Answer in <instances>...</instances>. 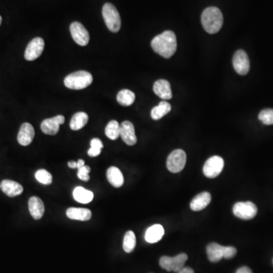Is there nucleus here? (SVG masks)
<instances>
[{
    "label": "nucleus",
    "mask_w": 273,
    "mask_h": 273,
    "mask_svg": "<svg viewBox=\"0 0 273 273\" xmlns=\"http://www.w3.org/2000/svg\"><path fill=\"white\" fill-rule=\"evenodd\" d=\"M91 168L88 165H85L81 169H78V177L84 182H88L90 180L89 173L91 172Z\"/></svg>",
    "instance_id": "obj_32"
},
{
    "label": "nucleus",
    "mask_w": 273,
    "mask_h": 273,
    "mask_svg": "<svg viewBox=\"0 0 273 273\" xmlns=\"http://www.w3.org/2000/svg\"><path fill=\"white\" fill-rule=\"evenodd\" d=\"M103 148V142L99 138H93L91 141V148L88 150V155L91 157H96L101 154Z\"/></svg>",
    "instance_id": "obj_29"
},
{
    "label": "nucleus",
    "mask_w": 273,
    "mask_h": 273,
    "mask_svg": "<svg viewBox=\"0 0 273 273\" xmlns=\"http://www.w3.org/2000/svg\"><path fill=\"white\" fill-rule=\"evenodd\" d=\"M70 32L76 44L82 46L88 45L90 41L89 33L81 23L73 22L70 25Z\"/></svg>",
    "instance_id": "obj_9"
},
{
    "label": "nucleus",
    "mask_w": 273,
    "mask_h": 273,
    "mask_svg": "<svg viewBox=\"0 0 273 273\" xmlns=\"http://www.w3.org/2000/svg\"><path fill=\"white\" fill-rule=\"evenodd\" d=\"M65 122V117L59 115L52 118L44 120L41 123V128L46 135H56L59 132V125Z\"/></svg>",
    "instance_id": "obj_12"
},
{
    "label": "nucleus",
    "mask_w": 273,
    "mask_h": 273,
    "mask_svg": "<svg viewBox=\"0 0 273 273\" xmlns=\"http://www.w3.org/2000/svg\"><path fill=\"white\" fill-rule=\"evenodd\" d=\"M187 260V255L186 253H180L174 257L164 256L160 258L159 265L166 271L178 273L184 268Z\"/></svg>",
    "instance_id": "obj_5"
},
{
    "label": "nucleus",
    "mask_w": 273,
    "mask_h": 273,
    "mask_svg": "<svg viewBox=\"0 0 273 273\" xmlns=\"http://www.w3.org/2000/svg\"><path fill=\"white\" fill-rule=\"evenodd\" d=\"M28 209L30 215L35 220L41 219L45 211L44 202L37 197H30L28 201Z\"/></svg>",
    "instance_id": "obj_17"
},
{
    "label": "nucleus",
    "mask_w": 273,
    "mask_h": 273,
    "mask_svg": "<svg viewBox=\"0 0 273 273\" xmlns=\"http://www.w3.org/2000/svg\"><path fill=\"white\" fill-rule=\"evenodd\" d=\"M165 234V230L162 226L159 224L154 225L150 226L146 231L145 240L150 244H154L162 239Z\"/></svg>",
    "instance_id": "obj_20"
},
{
    "label": "nucleus",
    "mask_w": 273,
    "mask_h": 273,
    "mask_svg": "<svg viewBox=\"0 0 273 273\" xmlns=\"http://www.w3.org/2000/svg\"><path fill=\"white\" fill-rule=\"evenodd\" d=\"M225 248L226 247L222 246L217 243H210L206 248V252H207L208 259L209 261L212 263H216L224 258Z\"/></svg>",
    "instance_id": "obj_18"
},
{
    "label": "nucleus",
    "mask_w": 273,
    "mask_h": 273,
    "mask_svg": "<svg viewBox=\"0 0 273 273\" xmlns=\"http://www.w3.org/2000/svg\"><path fill=\"white\" fill-rule=\"evenodd\" d=\"M66 215L70 219L79 220V221H88L91 219L92 212L90 209L85 208L71 207L66 211Z\"/></svg>",
    "instance_id": "obj_21"
},
{
    "label": "nucleus",
    "mask_w": 273,
    "mask_h": 273,
    "mask_svg": "<svg viewBox=\"0 0 273 273\" xmlns=\"http://www.w3.org/2000/svg\"><path fill=\"white\" fill-rule=\"evenodd\" d=\"M44 39L41 37H35L32 41L29 43L24 52V58L27 61H34L39 58L44 51Z\"/></svg>",
    "instance_id": "obj_11"
},
{
    "label": "nucleus",
    "mask_w": 273,
    "mask_h": 273,
    "mask_svg": "<svg viewBox=\"0 0 273 273\" xmlns=\"http://www.w3.org/2000/svg\"><path fill=\"white\" fill-rule=\"evenodd\" d=\"M223 168H224L223 159L219 156H214L208 159L204 164L203 171H204V176L206 177L209 179H214L221 173Z\"/></svg>",
    "instance_id": "obj_8"
},
{
    "label": "nucleus",
    "mask_w": 273,
    "mask_h": 273,
    "mask_svg": "<svg viewBox=\"0 0 273 273\" xmlns=\"http://www.w3.org/2000/svg\"><path fill=\"white\" fill-rule=\"evenodd\" d=\"M93 82V76L86 71H78L71 73L65 78L64 84L66 88L71 90H82L86 88Z\"/></svg>",
    "instance_id": "obj_3"
},
{
    "label": "nucleus",
    "mask_w": 273,
    "mask_h": 273,
    "mask_svg": "<svg viewBox=\"0 0 273 273\" xmlns=\"http://www.w3.org/2000/svg\"><path fill=\"white\" fill-rule=\"evenodd\" d=\"M187 161V156L184 150H176L169 154L167 159L166 165L169 172L179 173L184 169Z\"/></svg>",
    "instance_id": "obj_6"
},
{
    "label": "nucleus",
    "mask_w": 273,
    "mask_h": 273,
    "mask_svg": "<svg viewBox=\"0 0 273 273\" xmlns=\"http://www.w3.org/2000/svg\"><path fill=\"white\" fill-rule=\"evenodd\" d=\"M106 176H107L109 182L113 187L118 188V187H121V186L123 185V175L117 167L112 166L109 168L107 172H106Z\"/></svg>",
    "instance_id": "obj_22"
},
{
    "label": "nucleus",
    "mask_w": 273,
    "mask_h": 273,
    "mask_svg": "<svg viewBox=\"0 0 273 273\" xmlns=\"http://www.w3.org/2000/svg\"><path fill=\"white\" fill-rule=\"evenodd\" d=\"M136 246V236L134 231H128L125 233L123 241V249L126 253H132Z\"/></svg>",
    "instance_id": "obj_28"
},
{
    "label": "nucleus",
    "mask_w": 273,
    "mask_h": 273,
    "mask_svg": "<svg viewBox=\"0 0 273 273\" xmlns=\"http://www.w3.org/2000/svg\"><path fill=\"white\" fill-rule=\"evenodd\" d=\"M105 133L110 140H115L118 139L120 136V125L118 121L115 120L110 121L108 125H106Z\"/></svg>",
    "instance_id": "obj_27"
},
{
    "label": "nucleus",
    "mask_w": 273,
    "mask_h": 273,
    "mask_svg": "<svg viewBox=\"0 0 273 273\" xmlns=\"http://www.w3.org/2000/svg\"><path fill=\"white\" fill-rule=\"evenodd\" d=\"M233 213L239 219L249 220L254 218L257 214V207L250 201L238 202L233 206Z\"/></svg>",
    "instance_id": "obj_7"
},
{
    "label": "nucleus",
    "mask_w": 273,
    "mask_h": 273,
    "mask_svg": "<svg viewBox=\"0 0 273 273\" xmlns=\"http://www.w3.org/2000/svg\"><path fill=\"white\" fill-rule=\"evenodd\" d=\"M1 23H2V17L0 16V25H1Z\"/></svg>",
    "instance_id": "obj_37"
},
{
    "label": "nucleus",
    "mask_w": 273,
    "mask_h": 273,
    "mask_svg": "<svg viewBox=\"0 0 273 273\" xmlns=\"http://www.w3.org/2000/svg\"><path fill=\"white\" fill-rule=\"evenodd\" d=\"M68 165L71 169H76L77 168V162H74V161H70V162H68Z\"/></svg>",
    "instance_id": "obj_36"
},
{
    "label": "nucleus",
    "mask_w": 273,
    "mask_h": 273,
    "mask_svg": "<svg viewBox=\"0 0 273 273\" xmlns=\"http://www.w3.org/2000/svg\"><path fill=\"white\" fill-rule=\"evenodd\" d=\"M34 135H35V132H34V127L32 125L27 122L22 124L20 130H19V135H18V141L21 145L26 147L31 143Z\"/></svg>",
    "instance_id": "obj_14"
},
{
    "label": "nucleus",
    "mask_w": 273,
    "mask_h": 273,
    "mask_svg": "<svg viewBox=\"0 0 273 273\" xmlns=\"http://www.w3.org/2000/svg\"><path fill=\"white\" fill-rule=\"evenodd\" d=\"M235 273H252L251 270L249 268V267H243L241 268L238 269Z\"/></svg>",
    "instance_id": "obj_33"
},
{
    "label": "nucleus",
    "mask_w": 273,
    "mask_h": 273,
    "mask_svg": "<svg viewBox=\"0 0 273 273\" xmlns=\"http://www.w3.org/2000/svg\"><path fill=\"white\" fill-rule=\"evenodd\" d=\"M0 189L2 192L9 197L21 195L24 191L22 184L12 180H3L0 184Z\"/></svg>",
    "instance_id": "obj_15"
},
{
    "label": "nucleus",
    "mask_w": 273,
    "mask_h": 273,
    "mask_svg": "<svg viewBox=\"0 0 273 273\" xmlns=\"http://www.w3.org/2000/svg\"><path fill=\"white\" fill-rule=\"evenodd\" d=\"M117 101L121 106H129L135 100V94L130 90H121L117 94Z\"/></svg>",
    "instance_id": "obj_26"
},
{
    "label": "nucleus",
    "mask_w": 273,
    "mask_h": 273,
    "mask_svg": "<svg viewBox=\"0 0 273 273\" xmlns=\"http://www.w3.org/2000/svg\"><path fill=\"white\" fill-rule=\"evenodd\" d=\"M85 160H83V159H78V162H77V169H81V168H82L83 166H85Z\"/></svg>",
    "instance_id": "obj_35"
},
{
    "label": "nucleus",
    "mask_w": 273,
    "mask_h": 273,
    "mask_svg": "<svg viewBox=\"0 0 273 273\" xmlns=\"http://www.w3.org/2000/svg\"><path fill=\"white\" fill-rule=\"evenodd\" d=\"M154 93L163 100H170L172 97L170 84L166 80L159 79L154 85Z\"/></svg>",
    "instance_id": "obj_16"
},
{
    "label": "nucleus",
    "mask_w": 273,
    "mask_h": 273,
    "mask_svg": "<svg viewBox=\"0 0 273 273\" xmlns=\"http://www.w3.org/2000/svg\"><path fill=\"white\" fill-rule=\"evenodd\" d=\"M35 178L40 183L45 184V185H49L52 182V175L45 169H39L35 173Z\"/></svg>",
    "instance_id": "obj_30"
},
{
    "label": "nucleus",
    "mask_w": 273,
    "mask_h": 273,
    "mask_svg": "<svg viewBox=\"0 0 273 273\" xmlns=\"http://www.w3.org/2000/svg\"><path fill=\"white\" fill-rule=\"evenodd\" d=\"M201 22L206 32L212 34H216L223 27V13L216 7H209L203 12Z\"/></svg>",
    "instance_id": "obj_2"
},
{
    "label": "nucleus",
    "mask_w": 273,
    "mask_h": 273,
    "mask_svg": "<svg viewBox=\"0 0 273 273\" xmlns=\"http://www.w3.org/2000/svg\"><path fill=\"white\" fill-rule=\"evenodd\" d=\"M177 273H194V271L190 267H184L180 271L178 272Z\"/></svg>",
    "instance_id": "obj_34"
},
{
    "label": "nucleus",
    "mask_w": 273,
    "mask_h": 273,
    "mask_svg": "<svg viewBox=\"0 0 273 273\" xmlns=\"http://www.w3.org/2000/svg\"><path fill=\"white\" fill-rule=\"evenodd\" d=\"M73 197L77 202L87 204L91 203L93 199V193L88 191L82 187H77L73 191Z\"/></svg>",
    "instance_id": "obj_23"
},
{
    "label": "nucleus",
    "mask_w": 273,
    "mask_h": 273,
    "mask_svg": "<svg viewBox=\"0 0 273 273\" xmlns=\"http://www.w3.org/2000/svg\"><path fill=\"white\" fill-rule=\"evenodd\" d=\"M259 119L264 125H273V109H266L262 110L259 114Z\"/></svg>",
    "instance_id": "obj_31"
},
{
    "label": "nucleus",
    "mask_w": 273,
    "mask_h": 273,
    "mask_svg": "<svg viewBox=\"0 0 273 273\" xmlns=\"http://www.w3.org/2000/svg\"><path fill=\"white\" fill-rule=\"evenodd\" d=\"M88 119L89 118L87 113L84 112L75 113L70 121V128L73 131L80 130L87 125Z\"/></svg>",
    "instance_id": "obj_24"
},
{
    "label": "nucleus",
    "mask_w": 273,
    "mask_h": 273,
    "mask_svg": "<svg viewBox=\"0 0 273 273\" xmlns=\"http://www.w3.org/2000/svg\"><path fill=\"white\" fill-rule=\"evenodd\" d=\"M103 19L112 32L116 33L121 28V18L118 10L113 4L106 3L103 7Z\"/></svg>",
    "instance_id": "obj_4"
},
{
    "label": "nucleus",
    "mask_w": 273,
    "mask_h": 273,
    "mask_svg": "<svg viewBox=\"0 0 273 273\" xmlns=\"http://www.w3.org/2000/svg\"><path fill=\"white\" fill-rule=\"evenodd\" d=\"M233 66L234 70L241 75H245L249 72L250 61L245 50L239 49L234 53L233 57Z\"/></svg>",
    "instance_id": "obj_10"
},
{
    "label": "nucleus",
    "mask_w": 273,
    "mask_h": 273,
    "mask_svg": "<svg viewBox=\"0 0 273 273\" xmlns=\"http://www.w3.org/2000/svg\"><path fill=\"white\" fill-rule=\"evenodd\" d=\"M151 46L154 52L165 59L172 57L177 49V39L172 30H165L156 36L151 41Z\"/></svg>",
    "instance_id": "obj_1"
},
{
    "label": "nucleus",
    "mask_w": 273,
    "mask_h": 273,
    "mask_svg": "<svg viewBox=\"0 0 273 273\" xmlns=\"http://www.w3.org/2000/svg\"><path fill=\"white\" fill-rule=\"evenodd\" d=\"M120 136L127 145L133 146L136 144V136L135 135V127L129 121H125L120 125Z\"/></svg>",
    "instance_id": "obj_13"
},
{
    "label": "nucleus",
    "mask_w": 273,
    "mask_h": 273,
    "mask_svg": "<svg viewBox=\"0 0 273 273\" xmlns=\"http://www.w3.org/2000/svg\"><path fill=\"white\" fill-rule=\"evenodd\" d=\"M172 110V106L168 102L162 101L158 106H155L151 110V118L154 120L161 119Z\"/></svg>",
    "instance_id": "obj_25"
},
{
    "label": "nucleus",
    "mask_w": 273,
    "mask_h": 273,
    "mask_svg": "<svg viewBox=\"0 0 273 273\" xmlns=\"http://www.w3.org/2000/svg\"><path fill=\"white\" fill-rule=\"evenodd\" d=\"M211 194L209 192H202L197 194L191 201L190 206L193 211H201L205 209L210 204Z\"/></svg>",
    "instance_id": "obj_19"
}]
</instances>
